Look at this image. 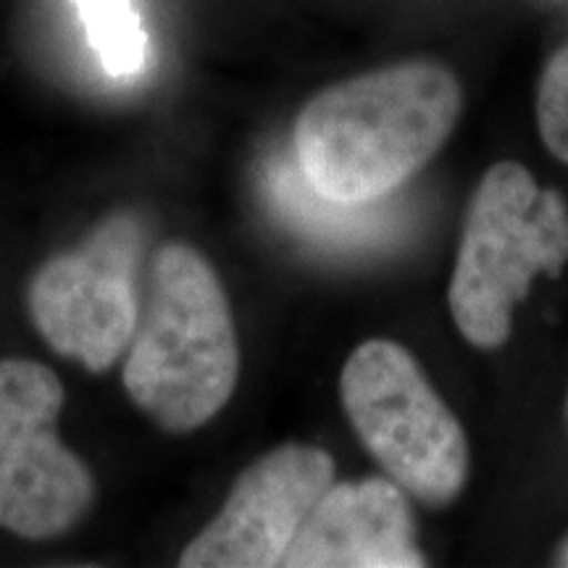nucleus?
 <instances>
[{"mask_svg":"<svg viewBox=\"0 0 568 568\" xmlns=\"http://www.w3.org/2000/svg\"><path fill=\"white\" fill-rule=\"evenodd\" d=\"M460 109V84L443 63L366 71L305 103L293 132L295 163L322 195L374 203L443 151Z\"/></svg>","mask_w":568,"mask_h":568,"instance_id":"nucleus-1","label":"nucleus"},{"mask_svg":"<svg viewBox=\"0 0 568 568\" xmlns=\"http://www.w3.org/2000/svg\"><path fill=\"white\" fill-rule=\"evenodd\" d=\"M237 374L230 301L213 266L190 245L159 247L122 372L134 406L161 429H201L230 403Z\"/></svg>","mask_w":568,"mask_h":568,"instance_id":"nucleus-2","label":"nucleus"},{"mask_svg":"<svg viewBox=\"0 0 568 568\" xmlns=\"http://www.w3.org/2000/svg\"><path fill=\"white\" fill-rule=\"evenodd\" d=\"M568 264V205L539 190L521 163L500 161L481 176L466 216L450 280V314L468 343L493 351L508 343L516 305L537 274Z\"/></svg>","mask_w":568,"mask_h":568,"instance_id":"nucleus-3","label":"nucleus"},{"mask_svg":"<svg viewBox=\"0 0 568 568\" xmlns=\"http://www.w3.org/2000/svg\"><path fill=\"white\" fill-rule=\"evenodd\" d=\"M345 414L389 479L429 506L456 500L468 477L464 426L406 347L368 339L339 376Z\"/></svg>","mask_w":568,"mask_h":568,"instance_id":"nucleus-4","label":"nucleus"},{"mask_svg":"<svg viewBox=\"0 0 568 568\" xmlns=\"http://www.w3.org/2000/svg\"><path fill=\"white\" fill-rule=\"evenodd\" d=\"M63 387L38 361H0V529L59 537L88 514L95 481L55 435Z\"/></svg>","mask_w":568,"mask_h":568,"instance_id":"nucleus-5","label":"nucleus"},{"mask_svg":"<svg viewBox=\"0 0 568 568\" xmlns=\"http://www.w3.org/2000/svg\"><path fill=\"white\" fill-rule=\"evenodd\" d=\"M138 247V226L116 219L80 251L55 255L34 274L30 314L55 353L90 372H105L126 353L140 318Z\"/></svg>","mask_w":568,"mask_h":568,"instance_id":"nucleus-6","label":"nucleus"},{"mask_svg":"<svg viewBox=\"0 0 568 568\" xmlns=\"http://www.w3.org/2000/svg\"><path fill=\"white\" fill-rule=\"evenodd\" d=\"M332 485L335 460L322 447H276L237 479L219 516L184 548L180 566H282L303 521Z\"/></svg>","mask_w":568,"mask_h":568,"instance_id":"nucleus-7","label":"nucleus"},{"mask_svg":"<svg viewBox=\"0 0 568 568\" xmlns=\"http://www.w3.org/2000/svg\"><path fill=\"white\" fill-rule=\"evenodd\" d=\"M287 568H418L414 518L393 479L332 485L284 552Z\"/></svg>","mask_w":568,"mask_h":568,"instance_id":"nucleus-8","label":"nucleus"},{"mask_svg":"<svg viewBox=\"0 0 568 568\" xmlns=\"http://www.w3.org/2000/svg\"><path fill=\"white\" fill-rule=\"evenodd\" d=\"M266 197L290 230L316 245L358 251L379 245L395 222L374 203H345L326 197L305 180L295 161H274L266 172Z\"/></svg>","mask_w":568,"mask_h":568,"instance_id":"nucleus-9","label":"nucleus"},{"mask_svg":"<svg viewBox=\"0 0 568 568\" xmlns=\"http://www.w3.org/2000/svg\"><path fill=\"white\" fill-rule=\"evenodd\" d=\"M105 74L132 80L148 67L151 40L134 0H71Z\"/></svg>","mask_w":568,"mask_h":568,"instance_id":"nucleus-10","label":"nucleus"},{"mask_svg":"<svg viewBox=\"0 0 568 568\" xmlns=\"http://www.w3.org/2000/svg\"><path fill=\"white\" fill-rule=\"evenodd\" d=\"M537 124L545 148L568 163V45L548 61L537 92Z\"/></svg>","mask_w":568,"mask_h":568,"instance_id":"nucleus-11","label":"nucleus"},{"mask_svg":"<svg viewBox=\"0 0 568 568\" xmlns=\"http://www.w3.org/2000/svg\"><path fill=\"white\" fill-rule=\"evenodd\" d=\"M566 564H568V550H566Z\"/></svg>","mask_w":568,"mask_h":568,"instance_id":"nucleus-12","label":"nucleus"}]
</instances>
